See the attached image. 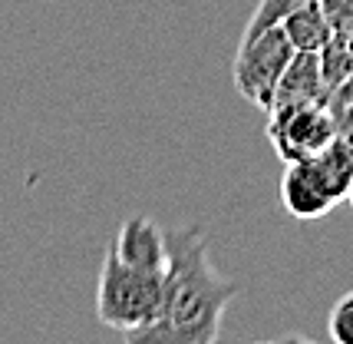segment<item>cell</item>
<instances>
[{"instance_id": "11", "label": "cell", "mask_w": 353, "mask_h": 344, "mask_svg": "<svg viewBox=\"0 0 353 344\" xmlns=\"http://www.w3.org/2000/svg\"><path fill=\"white\" fill-rule=\"evenodd\" d=\"M304 3H310V0H261V3L254 7L251 20H248V27H245V33H241V40H245V37H254V33H261V30H271V27H277L284 17L291 14V10L304 7Z\"/></svg>"}, {"instance_id": "12", "label": "cell", "mask_w": 353, "mask_h": 344, "mask_svg": "<svg viewBox=\"0 0 353 344\" xmlns=\"http://www.w3.org/2000/svg\"><path fill=\"white\" fill-rule=\"evenodd\" d=\"M327 331L337 344H353V292L343 295L330 308V318H327Z\"/></svg>"}, {"instance_id": "8", "label": "cell", "mask_w": 353, "mask_h": 344, "mask_svg": "<svg viewBox=\"0 0 353 344\" xmlns=\"http://www.w3.org/2000/svg\"><path fill=\"white\" fill-rule=\"evenodd\" d=\"M314 179L323 186V192L340 202V199H350V189H353V142L347 140H334L327 142L317 156L307 159Z\"/></svg>"}, {"instance_id": "1", "label": "cell", "mask_w": 353, "mask_h": 344, "mask_svg": "<svg viewBox=\"0 0 353 344\" xmlns=\"http://www.w3.org/2000/svg\"><path fill=\"white\" fill-rule=\"evenodd\" d=\"M169 268L162 308L149 328L136 331L132 344H212L221 334V318L238 295V285L218 275L208 255V238L199 225L165 232Z\"/></svg>"}, {"instance_id": "10", "label": "cell", "mask_w": 353, "mask_h": 344, "mask_svg": "<svg viewBox=\"0 0 353 344\" xmlns=\"http://www.w3.org/2000/svg\"><path fill=\"white\" fill-rule=\"evenodd\" d=\"M321 70H323V79L330 86V93H337L340 86L350 79L353 73V44L347 37L334 33L321 50Z\"/></svg>"}, {"instance_id": "4", "label": "cell", "mask_w": 353, "mask_h": 344, "mask_svg": "<svg viewBox=\"0 0 353 344\" xmlns=\"http://www.w3.org/2000/svg\"><path fill=\"white\" fill-rule=\"evenodd\" d=\"M268 140L281 162H301L317 156L327 142L337 140V116L330 103H304L268 113Z\"/></svg>"}, {"instance_id": "6", "label": "cell", "mask_w": 353, "mask_h": 344, "mask_svg": "<svg viewBox=\"0 0 353 344\" xmlns=\"http://www.w3.org/2000/svg\"><path fill=\"white\" fill-rule=\"evenodd\" d=\"M304 103H334V93L323 79L321 70V53H307L297 50L294 60L288 63L277 96L271 103V110H284V106H304ZM268 110V113H271Z\"/></svg>"}, {"instance_id": "13", "label": "cell", "mask_w": 353, "mask_h": 344, "mask_svg": "<svg viewBox=\"0 0 353 344\" xmlns=\"http://www.w3.org/2000/svg\"><path fill=\"white\" fill-rule=\"evenodd\" d=\"M330 106H334V116H337V136L353 142V99H347V103H330Z\"/></svg>"}, {"instance_id": "14", "label": "cell", "mask_w": 353, "mask_h": 344, "mask_svg": "<svg viewBox=\"0 0 353 344\" xmlns=\"http://www.w3.org/2000/svg\"><path fill=\"white\" fill-rule=\"evenodd\" d=\"M347 99H353V73H350V79L340 86L337 93H334V103H347Z\"/></svg>"}, {"instance_id": "5", "label": "cell", "mask_w": 353, "mask_h": 344, "mask_svg": "<svg viewBox=\"0 0 353 344\" xmlns=\"http://www.w3.org/2000/svg\"><path fill=\"white\" fill-rule=\"evenodd\" d=\"M116 255L139 268L165 271L169 268V238L149 216H129L119 225V235L112 238Z\"/></svg>"}, {"instance_id": "3", "label": "cell", "mask_w": 353, "mask_h": 344, "mask_svg": "<svg viewBox=\"0 0 353 344\" xmlns=\"http://www.w3.org/2000/svg\"><path fill=\"white\" fill-rule=\"evenodd\" d=\"M294 44L288 40L284 27L277 23L271 30H261L254 37H245L238 44L234 53V66H231V79H234V90L245 96L251 106L258 110H271L281 86V77L288 70V63L294 60Z\"/></svg>"}, {"instance_id": "2", "label": "cell", "mask_w": 353, "mask_h": 344, "mask_svg": "<svg viewBox=\"0 0 353 344\" xmlns=\"http://www.w3.org/2000/svg\"><path fill=\"white\" fill-rule=\"evenodd\" d=\"M162 292H165V271L129 265L109 245L96 288V314L106 328L119 331L123 338L149 328L162 308Z\"/></svg>"}, {"instance_id": "15", "label": "cell", "mask_w": 353, "mask_h": 344, "mask_svg": "<svg viewBox=\"0 0 353 344\" xmlns=\"http://www.w3.org/2000/svg\"><path fill=\"white\" fill-rule=\"evenodd\" d=\"M350 205H353V189H350Z\"/></svg>"}, {"instance_id": "7", "label": "cell", "mask_w": 353, "mask_h": 344, "mask_svg": "<svg viewBox=\"0 0 353 344\" xmlns=\"http://www.w3.org/2000/svg\"><path fill=\"white\" fill-rule=\"evenodd\" d=\"M281 205L291 219L301 222H314L323 219L330 209H334V199L323 192V186L314 179L307 159L301 162H284V175H281Z\"/></svg>"}, {"instance_id": "9", "label": "cell", "mask_w": 353, "mask_h": 344, "mask_svg": "<svg viewBox=\"0 0 353 344\" xmlns=\"http://www.w3.org/2000/svg\"><path fill=\"white\" fill-rule=\"evenodd\" d=\"M281 27L294 44V50H307V53H321L323 44L334 37V23L323 10V0H310L304 7L291 10L281 20Z\"/></svg>"}]
</instances>
